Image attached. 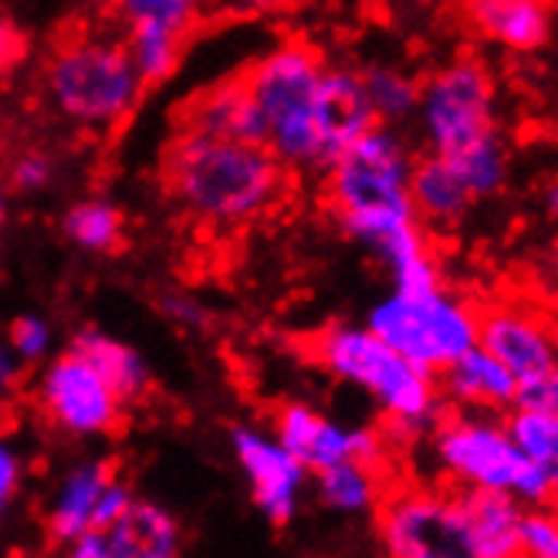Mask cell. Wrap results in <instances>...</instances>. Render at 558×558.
<instances>
[{
	"label": "cell",
	"mask_w": 558,
	"mask_h": 558,
	"mask_svg": "<svg viewBox=\"0 0 558 558\" xmlns=\"http://www.w3.org/2000/svg\"><path fill=\"white\" fill-rule=\"evenodd\" d=\"M437 386L447 410H471V413H495V416L514 410L521 397V383L511 376V369L481 345L457 355L437 376Z\"/></svg>",
	"instance_id": "obj_16"
},
{
	"label": "cell",
	"mask_w": 558,
	"mask_h": 558,
	"mask_svg": "<svg viewBox=\"0 0 558 558\" xmlns=\"http://www.w3.org/2000/svg\"><path fill=\"white\" fill-rule=\"evenodd\" d=\"M17 359L8 352V349H0V389L4 392H14V386H17Z\"/></svg>",
	"instance_id": "obj_38"
},
{
	"label": "cell",
	"mask_w": 558,
	"mask_h": 558,
	"mask_svg": "<svg viewBox=\"0 0 558 558\" xmlns=\"http://www.w3.org/2000/svg\"><path fill=\"white\" fill-rule=\"evenodd\" d=\"M21 58V38L11 27V21L0 14V75L14 69V61Z\"/></svg>",
	"instance_id": "obj_36"
},
{
	"label": "cell",
	"mask_w": 558,
	"mask_h": 558,
	"mask_svg": "<svg viewBox=\"0 0 558 558\" xmlns=\"http://www.w3.org/2000/svg\"><path fill=\"white\" fill-rule=\"evenodd\" d=\"M521 558H558V508L555 505L524 508Z\"/></svg>",
	"instance_id": "obj_30"
},
{
	"label": "cell",
	"mask_w": 558,
	"mask_h": 558,
	"mask_svg": "<svg viewBox=\"0 0 558 558\" xmlns=\"http://www.w3.org/2000/svg\"><path fill=\"white\" fill-rule=\"evenodd\" d=\"M69 234L85 251H112L122 238V217L106 201H85L69 214Z\"/></svg>",
	"instance_id": "obj_29"
},
{
	"label": "cell",
	"mask_w": 558,
	"mask_h": 558,
	"mask_svg": "<svg viewBox=\"0 0 558 558\" xmlns=\"http://www.w3.org/2000/svg\"><path fill=\"white\" fill-rule=\"evenodd\" d=\"M109 21L122 24V31L140 27V24H156L186 35L201 14V0H106Z\"/></svg>",
	"instance_id": "obj_28"
},
{
	"label": "cell",
	"mask_w": 558,
	"mask_h": 558,
	"mask_svg": "<svg viewBox=\"0 0 558 558\" xmlns=\"http://www.w3.org/2000/svg\"><path fill=\"white\" fill-rule=\"evenodd\" d=\"M106 542L109 558H180L183 532L177 518L153 501H133L125 514L98 532Z\"/></svg>",
	"instance_id": "obj_19"
},
{
	"label": "cell",
	"mask_w": 558,
	"mask_h": 558,
	"mask_svg": "<svg viewBox=\"0 0 558 558\" xmlns=\"http://www.w3.org/2000/svg\"><path fill=\"white\" fill-rule=\"evenodd\" d=\"M8 407H11V392L0 389V430L8 426Z\"/></svg>",
	"instance_id": "obj_40"
},
{
	"label": "cell",
	"mask_w": 558,
	"mask_h": 558,
	"mask_svg": "<svg viewBox=\"0 0 558 558\" xmlns=\"http://www.w3.org/2000/svg\"><path fill=\"white\" fill-rule=\"evenodd\" d=\"M38 407L54 430L69 437H102L122 420V400L78 352H64L38 383Z\"/></svg>",
	"instance_id": "obj_10"
},
{
	"label": "cell",
	"mask_w": 558,
	"mask_h": 558,
	"mask_svg": "<svg viewBox=\"0 0 558 558\" xmlns=\"http://www.w3.org/2000/svg\"><path fill=\"white\" fill-rule=\"evenodd\" d=\"M551 505L558 508V487H555V495H551Z\"/></svg>",
	"instance_id": "obj_41"
},
{
	"label": "cell",
	"mask_w": 558,
	"mask_h": 558,
	"mask_svg": "<svg viewBox=\"0 0 558 558\" xmlns=\"http://www.w3.org/2000/svg\"><path fill=\"white\" fill-rule=\"evenodd\" d=\"M315 122H318V146H322V170H328L352 143H359L369 129L379 125L369 106V95L363 88V75L349 69H325L318 85Z\"/></svg>",
	"instance_id": "obj_15"
},
{
	"label": "cell",
	"mask_w": 558,
	"mask_h": 558,
	"mask_svg": "<svg viewBox=\"0 0 558 558\" xmlns=\"http://www.w3.org/2000/svg\"><path fill=\"white\" fill-rule=\"evenodd\" d=\"M17 487H21V461H17L14 447L0 437V521H4L8 508L14 505Z\"/></svg>",
	"instance_id": "obj_33"
},
{
	"label": "cell",
	"mask_w": 558,
	"mask_h": 558,
	"mask_svg": "<svg viewBox=\"0 0 558 558\" xmlns=\"http://www.w3.org/2000/svg\"><path fill=\"white\" fill-rule=\"evenodd\" d=\"M0 217H4V196H0Z\"/></svg>",
	"instance_id": "obj_42"
},
{
	"label": "cell",
	"mask_w": 558,
	"mask_h": 558,
	"mask_svg": "<svg viewBox=\"0 0 558 558\" xmlns=\"http://www.w3.org/2000/svg\"><path fill=\"white\" fill-rule=\"evenodd\" d=\"M247 8H260V11H275V8H288L294 0H244Z\"/></svg>",
	"instance_id": "obj_39"
},
{
	"label": "cell",
	"mask_w": 558,
	"mask_h": 558,
	"mask_svg": "<svg viewBox=\"0 0 558 558\" xmlns=\"http://www.w3.org/2000/svg\"><path fill=\"white\" fill-rule=\"evenodd\" d=\"M468 21L484 41L511 54H532L551 38L548 0H468Z\"/></svg>",
	"instance_id": "obj_18"
},
{
	"label": "cell",
	"mask_w": 558,
	"mask_h": 558,
	"mask_svg": "<svg viewBox=\"0 0 558 558\" xmlns=\"http://www.w3.org/2000/svg\"><path fill=\"white\" fill-rule=\"evenodd\" d=\"M72 352H78L85 363H92L102 379L116 389V397L122 403H133V400H143L153 379H149V369L140 359V352H133L129 345H122L119 339L106 336V332H95V328H85L82 336H75L72 342Z\"/></svg>",
	"instance_id": "obj_22"
},
{
	"label": "cell",
	"mask_w": 558,
	"mask_h": 558,
	"mask_svg": "<svg viewBox=\"0 0 558 558\" xmlns=\"http://www.w3.org/2000/svg\"><path fill=\"white\" fill-rule=\"evenodd\" d=\"M112 24H82L69 31L48 58V92L61 116L82 125H112L143 88L136 64L129 58L125 35H112Z\"/></svg>",
	"instance_id": "obj_4"
},
{
	"label": "cell",
	"mask_w": 558,
	"mask_h": 558,
	"mask_svg": "<svg viewBox=\"0 0 558 558\" xmlns=\"http://www.w3.org/2000/svg\"><path fill=\"white\" fill-rule=\"evenodd\" d=\"M477 345L524 386L545 379L558 359V325L524 302H490L477 312Z\"/></svg>",
	"instance_id": "obj_12"
},
{
	"label": "cell",
	"mask_w": 558,
	"mask_h": 558,
	"mask_svg": "<svg viewBox=\"0 0 558 558\" xmlns=\"http://www.w3.org/2000/svg\"><path fill=\"white\" fill-rule=\"evenodd\" d=\"M312 359L336 379L363 389L386 416V426L403 440H416L434 430L444 416L437 376L416 369L373 328L332 325L308 342Z\"/></svg>",
	"instance_id": "obj_2"
},
{
	"label": "cell",
	"mask_w": 558,
	"mask_h": 558,
	"mask_svg": "<svg viewBox=\"0 0 558 558\" xmlns=\"http://www.w3.org/2000/svg\"><path fill=\"white\" fill-rule=\"evenodd\" d=\"M474 204V193L447 156H416L410 173V207L426 231H453L471 217Z\"/></svg>",
	"instance_id": "obj_17"
},
{
	"label": "cell",
	"mask_w": 558,
	"mask_h": 558,
	"mask_svg": "<svg viewBox=\"0 0 558 558\" xmlns=\"http://www.w3.org/2000/svg\"><path fill=\"white\" fill-rule=\"evenodd\" d=\"M457 173L464 177L468 190L474 193V201H490V196H498L508 190V180H511V153H508V143L501 136V129L495 133H487L474 143H468L464 149H457L447 156Z\"/></svg>",
	"instance_id": "obj_25"
},
{
	"label": "cell",
	"mask_w": 558,
	"mask_h": 558,
	"mask_svg": "<svg viewBox=\"0 0 558 558\" xmlns=\"http://www.w3.org/2000/svg\"><path fill=\"white\" fill-rule=\"evenodd\" d=\"M173 201L210 223H244L265 214L284 186V162L254 143L177 133L159 162Z\"/></svg>",
	"instance_id": "obj_1"
},
{
	"label": "cell",
	"mask_w": 558,
	"mask_h": 558,
	"mask_svg": "<svg viewBox=\"0 0 558 558\" xmlns=\"http://www.w3.org/2000/svg\"><path fill=\"white\" fill-rule=\"evenodd\" d=\"M416 153L392 125H376L325 170V196L342 227L413 214L410 173Z\"/></svg>",
	"instance_id": "obj_7"
},
{
	"label": "cell",
	"mask_w": 558,
	"mask_h": 558,
	"mask_svg": "<svg viewBox=\"0 0 558 558\" xmlns=\"http://www.w3.org/2000/svg\"><path fill=\"white\" fill-rule=\"evenodd\" d=\"M363 75V88L369 95V106L379 119V125L410 122L420 106V78L397 69V64H373V69L359 72Z\"/></svg>",
	"instance_id": "obj_26"
},
{
	"label": "cell",
	"mask_w": 558,
	"mask_h": 558,
	"mask_svg": "<svg viewBox=\"0 0 558 558\" xmlns=\"http://www.w3.org/2000/svg\"><path fill=\"white\" fill-rule=\"evenodd\" d=\"M555 275H558V254H555Z\"/></svg>",
	"instance_id": "obj_43"
},
{
	"label": "cell",
	"mask_w": 558,
	"mask_h": 558,
	"mask_svg": "<svg viewBox=\"0 0 558 558\" xmlns=\"http://www.w3.org/2000/svg\"><path fill=\"white\" fill-rule=\"evenodd\" d=\"M518 403H532V407H548L558 413V359H555V366L545 379H538L535 386H524L521 389V397Z\"/></svg>",
	"instance_id": "obj_34"
},
{
	"label": "cell",
	"mask_w": 558,
	"mask_h": 558,
	"mask_svg": "<svg viewBox=\"0 0 558 558\" xmlns=\"http://www.w3.org/2000/svg\"><path fill=\"white\" fill-rule=\"evenodd\" d=\"M11 345L21 359H38L48 349V325L41 318H17L11 328Z\"/></svg>",
	"instance_id": "obj_32"
},
{
	"label": "cell",
	"mask_w": 558,
	"mask_h": 558,
	"mask_svg": "<svg viewBox=\"0 0 558 558\" xmlns=\"http://www.w3.org/2000/svg\"><path fill=\"white\" fill-rule=\"evenodd\" d=\"M325 61L308 45H284L244 72L265 119V146L291 170H322L318 146V85Z\"/></svg>",
	"instance_id": "obj_5"
},
{
	"label": "cell",
	"mask_w": 558,
	"mask_h": 558,
	"mask_svg": "<svg viewBox=\"0 0 558 558\" xmlns=\"http://www.w3.org/2000/svg\"><path fill=\"white\" fill-rule=\"evenodd\" d=\"M386 468H373L363 461H342L336 468H325L315 474L318 498L325 508L342 514H366L376 511L386 498Z\"/></svg>",
	"instance_id": "obj_23"
},
{
	"label": "cell",
	"mask_w": 558,
	"mask_h": 558,
	"mask_svg": "<svg viewBox=\"0 0 558 558\" xmlns=\"http://www.w3.org/2000/svg\"><path fill=\"white\" fill-rule=\"evenodd\" d=\"M426 437H430V461L447 487L505 490L524 508L551 505V481L521 457L505 416L444 410Z\"/></svg>",
	"instance_id": "obj_3"
},
{
	"label": "cell",
	"mask_w": 558,
	"mask_h": 558,
	"mask_svg": "<svg viewBox=\"0 0 558 558\" xmlns=\"http://www.w3.org/2000/svg\"><path fill=\"white\" fill-rule=\"evenodd\" d=\"M538 204H542V214L558 227V173H555V177H548V180L542 183Z\"/></svg>",
	"instance_id": "obj_37"
},
{
	"label": "cell",
	"mask_w": 558,
	"mask_h": 558,
	"mask_svg": "<svg viewBox=\"0 0 558 558\" xmlns=\"http://www.w3.org/2000/svg\"><path fill=\"white\" fill-rule=\"evenodd\" d=\"M505 426L529 464H535L551 487H558V413L548 407L518 403L505 413Z\"/></svg>",
	"instance_id": "obj_24"
},
{
	"label": "cell",
	"mask_w": 558,
	"mask_h": 558,
	"mask_svg": "<svg viewBox=\"0 0 558 558\" xmlns=\"http://www.w3.org/2000/svg\"><path fill=\"white\" fill-rule=\"evenodd\" d=\"M386 558H481L457 501V487L386 490L376 508Z\"/></svg>",
	"instance_id": "obj_9"
},
{
	"label": "cell",
	"mask_w": 558,
	"mask_h": 558,
	"mask_svg": "<svg viewBox=\"0 0 558 558\" xmlns=\"http://www.w3.org/2000/svg\"><path fill=\"white\" fill-rule=\"evenodd\" d=\"M477 312L481 305L444 284L430 291L392 288L366 325L416 369L440 376L457 355L477 345Z\"/></svg>",
	"instance_id": "obj_6"
},
{
	"label": "cell",
	"mask_w": 558,
	"mask_h": 558,
	"mask_svg": "<svg viewBox=\"0 0 558 558\" xmlns=\"http://www.w3.org/2000/svg\"><path fill=\"white\" fill-rule=\"evenodd\" d=\"M481 558H521L524 505L505 490H457Z\"/></svg>",
	"instance_id": "obj_21"
},
{
	"label": "cell",
	"mask_w": 558,
	"mask_h": 558,
	"mask_svg": "<svg viewBox=\"0 0 558 558\" xmlns=\"http://www.w3.org/2000/svg\"><path fill=\"white\" fill-rule=\"evenodd\" d=\"M234 450H238V461L251 481L254 505L271 524L281 529V524H288L294 514H299V501H302L308 471L294 461L275 437L254 434V430H238Z\"/></svg>",
	"instance_id": "obj_13"
},
{
	"label": "cell",
	"mask_w": 558,
	"mask_h": 558,
	"mask_svg": "<svg viewBox=\"0 0 558 558\" xmlns=\"http://www.w3.org/2000/svg\"><path fill=\"white\" fill-rule=\"evenodd\" d=\"M177 133L193 136H214V140H234V143H254L265 146V119L251 95V85L244 75L223 78L204 92H196L190 102L180 109V129Z\"/></svg>",
	"instance_id": "obj_14"
},
{
	"label": "cell",
	"mask_w": 558,
	"mask_h": 558,
	"mask_svg": "<svg viewBox=\"0 0 558 558\" xmlns=\"http://www.w3.org/2000/svg\"><path fill=\"white\" fill-rule=\"evenodd\" d=\"M180 41H183V35L167 31V27H156V24H140V27L125 31V48H129V58H133L143 85H156L177 69Z\"/></svg>",
	"instance_id": "obj_27"
},
{
	"label": "cell",
	"mask_w": 558,
	"mask_h": 558,
	"mask_svg": "<svg viewBox=\"0 0 558 558\" xmlns=\"http://www.w3.org/2000/svg\"><path fill=\"white\" fill-rule=\"evenodd\" d=\"M416 125L426 153L450 156L498 129V85L481 58H453L420 82Z\"/></svg>",
	"instance_id": "obj_8"
},
{
	"label": "cell",
	"mask_w": 558,
	"mask_h": 558,
	"mask_svg": "<svg viewBox=\"0 0 558 558\" xmlns=\"http://www.w3.org/2000/svg\"><path fill=\"white\" fill-rule=\"evenodd\" d=\"M136 501V495H133V487H129L119 474L106 484V490H102V498H98V505H95V514H92V532H106L109 524H116L122 514H125V508Z\"/></svg>",
	"instance_id": "obj_31"
},
{
	"label": "cell",
	"mask_w": 558,
	"mask_h": 558,
	"mask_svg": "<svg viewBox=\"0 0 558 558\" xmlns=\"http://www.w3.org/2000/svg\"><path fill=\"white\" fill-rule=\"evenodd\" d=\"M275 440L299 461L308 474L336 468L342 461H363L386 468L389 444L369 426H342L305 403H284L275 410Z\"/></svg>",
	"instance_id": "obj_11"
},
{
	"label": "cell",
	"mask_w": 558,
	"mask_h": 558,
	"mask_svg": "<svg viewBox=\"0 0 558 558\" xmlns=\"http://www.w3.org/2000/svg\"><path fill=\"white\" fill-rule=\"evenodd\" d=\"M112 477H116L112 461H92V464L69 471V477H64L61 487L54 490L48 514H45L48 538L58 545H72L75 538L92 532L95 505L102 498V490Z\"/></svg>",
	"instance_id": "obj_20"
},
{
	"label": "cell",
	"mask_w": 558,
	"mask_h": 558,
	"mask_svg": "<svg viewBox=\"0 0 558 558\" xmlns=\"http://www.w3.org/2000/svg\"><path fill=\"white\" fill-rule=\"evenodd\" d=\"M51 177V167L41 159V156H27L14 167V183L24 186V190H38L45 186V180Z\"/></svg>",
	"instance_id": "obj_35"
}]
</instances>
